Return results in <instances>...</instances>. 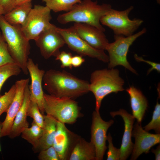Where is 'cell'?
<instances>
[{"mask_svg": "<svg viewBox=\"0 0 160 160\" xmlns=\"http://www.w3.org/2000/svg\"><path fill=\"white\" fill-rule=\"evenodd\" d=\"M27 68L31 79V83L29 86L30 100L37 104L41 112L44 115V93L42 82L45 71L40 69L38 64H35L31 58L28 59Z\"/></svg>", "mask_w": 160, "mask_h": 160, "instance_id": "cell-14", "label": "cell"}, {"mask_svg": "<svg viewBox=\"0 0 160 160\" xmlns=\"http://www.w3.org/2000/svg\"><path fill=\"white\" fill-rule=\"evenodd\" d=\"M85 61L82 56L76 55L72 56L71 59V64L73 67L76 68L80 66Z\"/></svg>", "mask_w": 160, "mask_h": 160, "instance_id": "cell-35", "label": "cell"}, {"mask_svg": "<svg viewBox=\"0 0 160 160\" xmlns=\"http://www.w3.org/2000/svg\"><path fill=\"white\" fill-rule=\"evenodd\" d=\"M111 8V6L109 4H99L97 1L81 0L70 11L58 15L57 20L63 24L71 22L85 23L104 32L105 29L100 20Z\"/></svg>", "mask_w": 160, "mask_h": 160, "instance_id": "cell-2", "label": "cell"}, {"mask_svg": "<svg viewBox=\"0 0 160 160\" xmlns=\"http://www.w3.org/2000/svg\"><path fill=\"white\" fill-rule=\"evenodd\" d=\"M38 158L39 160H59L57 152L52 146L40 151Z\"/></svg>", "mask_w": 160, "mask_h": 160, "instance_id": "cell-31", "label": "cell"}, {"mask_svg": "<svg viewBox=\"0 0 160 160\" xmlns=\"http://www.w3.org/2000/svg\"><path fill=\"white\" fill-rule=\"evenodd\" d=\"M28 84L25 88L23 105L15 117L8 135L11 139L20 136L24 129L29 127L27 120V110L30 101Z\"/></svg>", "mask_w": 160, "mask_h": 160, "instance_id": "cell-18", "label": "cell"}, {"mask_svg": "<svg viewBox=\"0 0 160 160\" xmlns=\"http://www.w3.org/2000/svg\"><path fill=\"white\" fill-rule=\"evenodd\" d=\"M5 14L4 10L0 4V16L1 15H4Z\"/></svg>", "mask_w": 160, "mask_h": 160, "instance_id": "cell-38", "label": "cell"}, {"mask_svg": "<svg viewBox=\"0 0 160 160\" xmlns=\"http://www.w3.org/2000/svg\"><path fill=\"white\" fill-rule=\"evenodd\" d=\"M32 6L31 2L14 7L3 15L4 19L12 25H22L25 21Z\"/></svg>", "mask_w": 160, "mask_h": 160, "instance_id": "cell-22", "label": "cell"}, {"mask_svg": "<svg viewBox=\"0 0 160 160\" xmlns=\"http://www.w3.org/2000/svg\"><path fill=\"white\" fill-rule=\"evenodd\" d=\"M79 137L68 130L64 123L57 121L52 146L57 152L59 160L68 159L74 143Z\"/></svg>", "mask_w": 160, "mask_h": 160, "instance_id": "cell-15", "label": "cell"}, {"mask_svg": "<svg viewBox=\"0 0 160 160\" xmlns=\"http://www.w3.org/2000/svg\"><path fill=\"white\" fill-rule=\"evenodd\" d=\"M134 57L137 61L138 62H144L150 65L151 67L148 70L147 72V75L149 74L153 70H155L158 73H160V64L159 63L144 60L142 57L139 56L136 54H135Z\"/></svg>", "mask_w": 160, "mask_h": 160, "instance_id": "cell-33", "label": "cell"}, {"mask_svg": "<svg viewBox=\"0 0 160 160\" xmlns=\"http://www.w3.org/2000/svg\"><path fill=\"white\" fill-rule=\"evenodd\" d=\"M2 33L0 32V43L3 40H4Z\"/></svg>", "mask_w": 160, "mask_h": 160, "instance_id": "cell-40", "label": "cell"}, {"mask_svg": "<svg viewBox=\"0 0 160 160\" xmlns=\"http://www.w3.org/2000/svg\"><path fill=\"white\" fill-rule=\"evenodd\" d=\"M108 142V150L107 153V160H119L120 159V150L115 147L112 142V138L110 133L107 136Z\"/></svg>", "mask_w": 160, "mask_h": 160, "instance_id": "cell-30", "label": "cell"}, {"mask_svg": "<svg viewBox=\"0 0 160 160\" xmlns=\"http://www.w3.org/2000/svg\"><path fill=\"white\" fill-rule=\"evenodd\" d=\"M158 4H160V0H156Z\"/></svg>", "mask_w": 160, "mask_h": 160, "instance_id": "cell-41", "label": "cell"}, {"mask_svg": "<svg viewBox=\"0 0 160 160\" xmlns=\"http://www.w3.org/2000/svg\"><path fill=\"white\" fill-rule=\"evenodd\" d=\"M110 114L114 117L119 115L124 122V131L122 140L120 150V160H126L131 154L134 146L132 141V132L135 118L126 111L120 109L119 111L111 112Z\"/></svg>", "mask_w": 160, "mask_h": 160, "instance_id": "cell-17", "label": "cell"}, {"mask_svg": "<svg viewBox=\"0 0 160 160\" xmlns=\"http://www.w3.org/2000/svg\"><path fill=\"white\" fill-rule=\"evenodd\" d=\"M0 28L15 63L24 74H28L27 64L31 49L30 41L23 32L21 25H10L1 15L0 16Z\"/></svg>", "mask_w": 160, "mask_h": 160, "instance_id": "cell-3", "label": "cell"}, {"mask_svg": "<svg viewBox=\"0 0 160 160\" xmlns=\"http://www.w3.org/2000/svg\"><path fill=\"white\" fill-rule=\"evenodd\" d=\"M130 96V101L132 115L137 122L141 123L147 110V100L142 92L134 86L126 89Z\"/></svg>", "mask_w": 160, "mask_h": 160, "instance_id": "cell-19", "label": "cell"}, {"mask_svg": "<svg viewBox=\"0 0 160 160\" xmlns=\"http://www.w3.org/2000/svg\"><path fill=\"white\" fill-rule=\"evenodd\" d=\"M94 145L80 137L76 140L70 154L69 160H95Z\"/></svg>", "mask_w": 160, "mask_h": 160, "instance_id": "cell-21", "label": "cell"}, {"mask_svg": "<svg viewBox=\"0 0 160 160\" xmlns=\"http://www.w3.org/2000/svg\"><path fill=\"white\" fill-rule=\"evenodd\" d=\"M51 10L46 6L35 5L25 21L21 26L23 33L29 41H35L40 34L52 24Z\"/></svg>", "mask_w": 160, "mask_h": 160, "instance_id": "cell-8", "label": "cell"}, {"mask_svg": "<svg viewBox=\"0 0 160 160\" xmlns=\"http://www.w3.org/2000/svg\"><path fill=\"white\" fill-rule=\"evenodd\" d=\"M71 27L93 47L99 50H105L109 42L103 32L93 26L82 23H75Z\"/></svg>", "mask_w": 160, "mask_h": 160, "instance_id": "cell-16", "label": "cell"}, {"mask_svg": "<svg viewBox=\"0 0 160 160\" xmlns=\"http://www.w3.org/2000/svg\"><path fill=\"white\" fill-rule=\"evenodd\" d=\"M148 132L154 130L156 133H160V104L157 101L153 112L152 119L150 122L143 128Z\"/></svg>", "mask_w": 160, "mask_h": 160, "instance_id": "cell-27", "label": "cell"}, {"mask_svg": "<svg viewBox=\"0 0 160 160\" xmlns=\"http://www.w3.org/2000/svg\"><path fill=\"white\" fill-rule=\"evenodd\" d=\"M44 124L41 135L36 145L32 148L35 153H39L52 145L57 121L51 116L44 115Z\"/></svg>", "mask_w": 160, "mask_h": 160, "instance_id": "cell-20", "label": "cell"}, {"mask_svg": "<svg viewBox=\"0 0 160 160\" xmlns=\"http://www.w3.org/2000/svg\"><path fill=\"white\" fill-rule=\"evenodd\" d=\"M146 29L143 28L138 32L129 36L114 35V41L109 43L106 50L108 53V68H113L118 65H121L132 73L137 74L136 71L131 66L127 60L129 48L138 37L145 33Z\"/></svg>", "mask_w": 160, "mask_h": 160, "instance_id": "cell-6", "label": "cell"}, {"mask_svg": "<svg viewBox=\"0 0 160 160\" xmlns=\"http://www.w3.org/2000/svg\"><path fill=\"white\" fill-rule=\"evenodd\" d=\"M29 81V78H28L18 80L15 82V94L6 112V118L2 122L1 137L8 136L15 117L23 105L25 88Z\"/></svg>", "mask_w": 160, "mask_h": 160, "instance_id": "cell-13", "label": "cell"}, {"mask_svg": "<svg viewBox=\"0 0 160 160\" xmlns=\"http://www.w3.org/2000/svg\"><path fill=\"white\" fill-rule=\"evenodd\" d=\"M57 31L64 39L65 44L72 51L81 56L96 58L104 63H108L109 58L104 51L97 49L81 38L70 27L62 28L56 27Z\"/></svg>", "mask_w": 160, "mask_h": 160, "instance_id": "cell-9", "label": "cell"}, {"mask_svg": "<svg viewBox=\"0 0 160 160\" xmlns=\"http://www.w3.org/2000/svg\"><path fill=\"white\" fill-rule=\"evenodd\" d=\"M44 110L46 114L63 123L72 124L81 113L78 103L67 97H57L44 93Z\"/></svg>", "mask_w": 160, "mask_h": 160, "instance_id": "cell-5", "label": "cell"}, {"mask_svg": "<svg viewBox=\"0 0 160 160\" xmlns=\"http://www.w3.org/2000/svg\"><path fill=\"white\" fill-rule=\"evenodd\" d=\"M133 8L132 6L122 11L112 8L101 18L100 23L111 29L114 35L131 36L143 22L140 19L130 20L129 18V15Z\"/></svg>", "mask_w": 160, "mask_h": 160, "instance_id": "cell-7", "label": "cell"}, {"mask_svg": "<svg viewBox=\"0 0 160 160\" xmlns=\"http://www.w3.org/2000/svg\"><path fill=\"white\" fill-rule=\"evenodd\" d=\"M151 151L155 155L156 160H160V145H158L156 149H152Z\"/></svg>", "mask_w": 160, "mask_h": 160, "instance_id": "cell-36", "label": "cell"}, {"mask_svg": "<svg viewBox=\"0 0 160 160\" xmlns=\"http://www.w3.org/2000/svg\"><path fill=\"white\" fill-rule=\"evenodd\" d=\"M113 120L105 121L101 118L99 112L95 111L92 114L90 141L94 145L95 160H102L107 147L106 146L107 132L114 123Z\"/></svg>", "mask_w": 160, "mask_h": 160, "instance_id": "cell-11", "label": "cell"}, {"mask_svg": "<svg viewBox=\"0 0 160 160\" xmlns=\"http://www.w3.org/2000/svg\"><path fill=\"white\" fill-rule=\"evenodd\" d=\"M133 129L132 136L135 138V143L130 160H135L142 153H149L152 147L160 143V134L148 132L142 128L141 123L138 122Z\"/></svg>", "mask_w": 160, "mask_h": 160, "instance_id": "cell-12", "label": "cell"}, {"mask_svg": "<svg viewBox=\"0 0 160 160\" xmlns=\"http://www.w3.org/2000/svg\"><path fill=\"white\" fill-rule=\"evenodd\" d=\"M2 127V122H1V121H0V138L1 137V128ZM1 151V147L0 145V152Z\"/></svg>", "mask_w": 160, "mask_h": 160, "instance_id": "cell-39", "label": "cell"}, {"mask_svg": "<svg viewBox=\"0 0 160 160\" xmlns=\"http://www.w3.org/2000/svg\"><path fill=\"white\" fill-rule=\"evenodd\" d=\"M81 0H42L46 6L55 12L61 11L68 12L73 6Z\"/></svg>", "mask_w": 160, "mask_h": 160, "instance_id": "cell-23", "label": "cell"}, {"mask_svg": "<svg viewBox=\"0 0 160 160\" xmlns=\"http://www.w3.org/2000/svg\"><path fill=\"white\" fill-rule=\"evenodd\" d=\"M31 0H16L14 4V7L15 6L24 3L31 2Z\"/></svg>", "mask_w": 160, "mask_h": 160, "instance_id": "cell-37", "label": "cell"}, {"mask_svg": "<svg viewBox=\"0 0 160 160\" xmlns=\"http://www.w3.org/2000/svg\"><path fill=\"white\" fill-rule=\"evenodd\" d=\"M89 83V91L95 96L97 112H99L102 101L106 96L124 90V81L120 76L119 70L114 68L94 71L91 74Z\"/></svg>", "mask_w": 160, "mask_h": 160, "instance_id": "cell-4", "label": "cell"}, {"mask_svg": "<svg viewBox=\"0 0 160 160\" xmlns=\"http://www.w3.org/2000/svg\"><path fill=\"white\" fill-rule=\"evenodd\" d=\"M56 27L52 24L43 31L35 41L41 55L45 59L52 56L56 57L60 52V48L65 44Z\"/></svg>", "mask_w": 160, "mask_h": 160, "instance_id": "cell-10", "label": "cell"}, {"mask_svg": "<svg viewBox=\"0 0 160 160\" xmlns=\"http://www.w3.org/2000/svg\"><path fill=\"white\" fill-rule=\"evenodd\" d=\"M14 63V61L9 53L7 44L3 40L0 43V67Z\"/></svg>", "mask_w": 160, "mask_h": 160, "instance_id": "cell-29", "label": "cell"}, {"mask_svg": "<svg viewBox=\"0 0 160 160\" xmlns=\"http://www.w3.org/2000/svg\"><path fill=\"white\" fill-rule=\"evenodd\" d=\"M43 128L33 121L31 126L28 127L22 132V137L34 147L37 145L42 133Z\"/></svg>", "mask_w": 160, "mask_h": 160, "instance_id": "cell-24", "label": "cell"}, {"mask_svg": "<svg viewBox=\"0 0 160 160\" xmlns=\"http://www.w3.org/2000/svg\"><path fill=\"white\" fill-rule=\"evenodd\" d=\"M15 91L14 84L8 92L0 97V116L3 113L6 112L14 97Z\"/></svg>", "mask_w": 160, "mask_h": 160, "instance_id": "cell-28", "label": "cell"}, {"mask_svg": "<svg viewBox=\"0 0 160 160\" xmlns=\"http://www.w3.org/2000/svg\"><path fill=\"white\" fill-rule=\"evenodd\" d=\"M44 87L49 94L57 97H78L89 91V83L70 73L49 69L45 71Z\"/></svg>", "mask_w": 160, "mask_h": 160, "instance_id": "cell-1", "label": "cell"}, {"mask_svg": "<svg viewBox=\"0 0 160 160\" xmlns=\"http://www.w3.org/2000/svg\"><path fill=\"white\" fill-rule=\"evenodd\" d=\"M15 1L16 0H0V4L4 10L5 14L13 8Z\"/></svg>", "mask_w": 160, "mask_h": 160, "instance_id": "cell-34", "label": "cell"}, {"mask_svg": "<svg viewBox=\"0 0 160 160\" xmlns=\"http://www.w3.org/2000/svg\"><path fill=\"white\" fill-rule=\"evenodd\" d=\"M21 71L20 68L15 63L0 67V97L1 88L5 81L12 76L18 75Z\"/></svg>", "mask_w": 160, "mask_h": 160, "instance_id": "cell-25", "label": "cell"}, {"mask_svg": "<svg viewBox=\"0 0 160 160\" xmlns=\"http://www.w3.org/2000/svg\"><path fill=\"white\" fill-rule=\"evenodd\" d=\"M72 57L71 53L63 51L60 52L55 57V60H59L60 62L61 68H68L71 69L73 67L71 64Z\"/></svg>", "mask_w": 160, "mask_h": 160, "instance_id": "cell-32", "label": "cell"}, {"mask_svg": "<svg viewBox=\"0 0 160 160\" xmlns=\"http://www.w3.org/2000/svg\"><path fill=\"white\" fill-rule=\"evenodd\" d=\"M27 116L32 118L38 125L43 128L44 124V115L42 114L37 104L30 100L27 110Z\"/></svg>", "mask_w": 160, "mask_h": 160, "instance_id": "cell-26", "label": "cell"}]
</instances>
